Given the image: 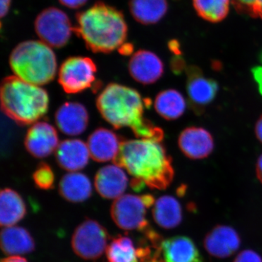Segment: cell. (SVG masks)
I'll use <instances>...</instances> for the list:
<instances>
[{
    "instance_id": "10",
    "label": "cell",
    "mask_w": 262,
    "mask_h": 262,
    "mask_svg": "<svg viewBox=\"0 0 262 262\" xmlns=\"http://www.w3.org/2000/svg\"><path fill=\"white\" fill-rule=\"evenodd\" d=\"M187 73V91L190 108L196 115H201L206 106L215 99L219 91L216 81L208 78L195 65L189 66Z\"/></svg>"
},
{
    "instance_id": "2",
    "label": "cell",
    "mask_w": 262,
    "mask_h": 262,
    "mask_svg": "<svg viewBox=\"0 0 262 262\" xmlns=\"http://www.w3.org/2000/svg\"><path fill=\"white\" fill-rule=\"evenodd\" d=\"M114 163L150 189L163 190L173 182L172 159L162 141L145 139L122 141Z\"/></svg>"
},
{
    "instance_id": "4",
    "label": "cell",
    "mask_w": 262,
    "mask_h": 262,
    "mask_svg": "<svg viewBox=\"0 0 262 262\" xmlns=\"http://www.w3.org/2000/svg\"><path fill=\"white\" fill-rule=\"evenodd\" d=\"M0 96L3 113L22 125L35 123L49 107V96L46 90L15 75L3 80Z\"/></svg>"
},
{
    "instance_id": "36",
    "label": "cell",
    "mask_w": 262,
    "mask_h": 262,
    "mask_svg": "<svg viewBox=\"0 0 262 262\" xmlns=\"http://www.w3.org/2000/svg\"><path fill=\"white\" fill-rule=\"evenodd\" d=\"M134 51V47H133L132 45L130 44V43H124L123 45L119 48V52L121 53L122 55H124V56H127V55H130Z\"/></svg>"
},
{
    "instance_id": "3",
    "label": "cell",
    "mask_w": 262,
    "mask_h": 262,
    "mask_svg": "<svg viewBox=\"0 0 262 262\" xmlns=\"http://www.w3.org/2000/svg\"><path fill=\"white\" fill-rule=\"evenodd\" d=\"M75 32L91 51L107 53L125 43L127 26L120 10L98 2L77 15Z\"/></svg>"
},
{
    "instance_id": "40",
    "label": "cell",
    "mask_w": 262,
    "mask_h": 262,
    "mask_svg": "<svg viewBox=\"0 0 262 262\" xmlns=\"http://www.w3.org/2000/svg\"><path fill=\"white\" fill-rule=\"evenodd\" d=\"M1 262H27V259L18 256H11L3 258Z\"/></svg>"
},
{
    "instance_id": "12",
    "label": "cell",
    "mask_w": 262,
    "mask_h": 262,
    "mask_svg": "<svg viewBox=\"0 0 262 262\" xmlns=\"http://www.w3.org/2000/svg\"><path fill=\"white\" fill-rule=\"evenodd\" d=\"M129 73L139 83H155L164 73L161 59L153 52L141 50L131 57L128 63Z\"/></svg>"
},
{
    "instance_id": "20",
    "label": "cell",
    "mask_w": 262,
    "mask_h": 262,
    "mask_svg": "<svg viewBox=\"0 0 262 262\" xmlns=\"http://www.w3.org/2000/svg\"><path fill=\"white\" fill-rule=\"evenodd\" d=\"M1 248L9 256L27 254L35 248L34 239L27 229L20 227H7L1 231Z\"/></svg>"
},
{
    "instance_id": "39",
    "label": "cell",
    "mask_w": 262,
    "mask_h": 262,
    "mask_svg": "<svg viewBox=\"0 0 262 262\" xmlns=\"http://www.w3.org/2000/svg\"><path fill=\"white\" fill-rule=\"evenodd\" d=\"M256 171L257 178L262 184V155L258 158L257 160Z\"/></svg>"
},
{
    "instance_id": "7",
    "label": "cell",
    "mask_w": 262,
    "mask_h": 262,
    "mask_svg": "<svg viewBox=\"0 0 262 262\" xmlns=\"http://www.w3.org/2000/svg\"><path fill=\"white\" fill-rule=\"evenodd\" d=\"M96 63L89 57H70L58 71V82L67 94H75L92 87L96 81Z\"/></svg>"
},
{
    "instance_id": "37",
    "label": "cell",
    "mask_w": 262,
    "mask_h": 262,
    "mask_svg": "<svg viewBox=\"0 0 262 262\" xmlns=\"http://www.w3.org/2000/svg\"><path fill=\"white\" fill-rule=\"evenodd\" d=\"M255 133H256V136L258 141L262 143V115L256 122Z\"/></svg>"
},
{
    "instance_id": "6",
    "label": "cell",
    "mask_w": 262,
    "mask_h": 262,
    "mask_svg": "<svg viewBox=\"0 0 262 262\" xmlns=\"http://www.w3.org/2000/svg\"><path fill=\"white\" fill-rule=\"evenodd\" d=\"M34 27L40 41L54 48L64 47L75 32L68 15L54 7L46 8L37 15Z\"/></svg>"
},
{
    "instance_id": "1",
    "label": "cell",
    "mask_w": 262,
    "mask_h": 262,
    "mask_svg": "<svg viewBox=\"0 0 262 262\" xmlns=\"http://www.w3.org/2000/svg\"><path fill=\"white\" fill-rule=\"evenodd\" d=\"M150 105L136 90L117 83L106 85L96 100L98 112L115 128L129 127L139 139L162 141L163 130L144 117V108Z\"/></svg>"
},
{
    "instance_id": "19",
    "label": "cell",
    "mask_w": 262,
    "mask_h": 262,
    "mask_svg": "<svg viewBox=\"0 0 262 262\" xmlns=\"http://www.w3.org/2000/svg\"><path fill=\"white\" fill-rule=\"evenodd\" d=\"M161 252L163 262H204L196 245L186 236L164 239Z\"/></svg>"
},
{
    "instance_id": "23",
    "label": "cell",
    "mask_w": 262,
    "mask_h": 262,
    "mask_svg": "<svg viewBox=\"0 0 262 262\" xmlns=\"http://www.w3.org/2000/svg\"><path fill=\"white\" fill-rule=\"evenodd\" d=\"M152 215L155 222L160 227L167 229H173L182 222V206L174 196H162L155 202Z\"/></svg>"
},
{
    "instance_id": "26",
    "label": "cell",
    "mask_w": 262,
    "mask_h": 262,
    "mask_svg": "<svg viewBox=\"0 0 262 262\" xmlns=\"http://www.w3.org/2000/svg\"><path fill=\"white\" fill-rule=\"evenodd\" d=\"M230 0H193L194 9L201 18L218 23L227 16Z\"/></svg>"
},
{
    "instance_id": "18",
    "label": "cell",
    "mask_w": 262,
    "mask_h": 262,
    "mask_svg": "<svg viewBox=\"0 0 262 262\" xmlns=\"http://www.w3.org/2000/svg\"><path fill=\"white\" fill-rule=\"evenodd\" d=\"M89 146L80 139H67L60 143L56 151L58 165L69 172H78L89 164Z\"/></svg>"
},
{
    "instance_id": "22",
    "label": "cell",
    "mask_w": 262,
    "mask_h": 262,
    "mask_svg": "<svg viewBox=\"0 0 262 262\" xmlns=\"http://www.w3.org/2000/svg\"><path fill=\"white\" fill-rule=\"evenodd\" d=\"M27 207L21 196L13 189L5 188L0 194V225L11 227L23 220Z\"/></svg>"
},
{
    "instance_id": "33",
    "label": "cell",
    "mask_w": 262,
    "mask_h": 262,
    "mask_svg": "<svg viewBox=\"0 0 262 262\" xmlns=\"http://www.w3.org/2000/svg\"><path fill=\"white\" fill-rule=\"evenodd\" d=\"M61 4L72 9H77L83 6L88 0H58Z\"/></svg>"
},
{
    "instance_id": "31",
    "label": "cell",
    "mask_w": 262,
    "mask_h": 262,
    "mask_svg": "<svg viewBox=\"0 0 262 262\" xmlns=\"http://www.w3.org/2000/svg\"><path fill=\"white\" fill-rule=\"evenodd\" d=\"M170 68L175 75H181L187 67L184 58L181 56H174L170 60Z\"/></svg>"
},
{
    "instance_id": "24",
    "label": "cell",
    "mask_w": 262,
    "mask_h": 262,
    "mask_svg": "<svg viewBox=\"0 0 262 262\" xmlns=\"http://www.w3.org/2000/svg\"><path fill=\"white\" fill-rule=\"evenodd\" d=\"M167 0H130L129 9L136 21L144 25L159 22L166 14Z\"/></svg>"
},
{
    "instance_id": "29",
    "label": "cell",
    "mask_w": 262,
    "mask_h": 262,
    "mask_svg": "<svg viewBox=\"0 0 262 262\" xmlns=\"http://www.w3.org/2000/svg\"><path fill=\"white\" fill-rule=\"evenodd\" d=\"M232 3L241 14L262 19V0H232Z\"/></svg>"
},
{
    "instance_id": "9",
    "label": "cell",
    "mask_w": 262,
    "mask_h": 262,
    "mask_svg": "<svg viewBox=\"0 0 262 262\" xmlns=\"http://www.w3.org/2000/svg\"><path fill=\"white\" fill-rule=\"evenodd\" d=\"M146 208L141 196L123 194L114 201L111 207L112 218L120 229L143 232L149 227L145 217Z\"/></svg>"
},
{
    "instance_id": "30",
    "label": "cell",
    "mask_w": 262,
    "mask_h": 262,
    "mask_svg": "<svg viewBox=\"0 0 262 262\" xmlns=\"http://www.w3.org/2000/svg\"><path fill=\"white\" fill-rule=\"evenodd\" d=\"M234 262H262V258L252 250H245L237 255Z\"/></svg>"
},
{
    "instance_id": "11",
    "label": "cell",
    "mask_w": 262,
    "mask_h": 262,
    "mask_svg": "<svg viewBox=\"0 0 262 262\" xmlns=\"http://www.w3.org/2000/svg\"><path fill=\"white\" fill-rule=\"evenodd\" d=\"M26 149L36 158H45L56 151L59 139L56 128L46 121L32 124L24 141Z\"/></svg>"
},
{
    "instance_id": "27",
    "label": "cell",
    "mask_w": 262,
    "mask_h": 262,
    "mask_svg": "<svg viewBox=\"0 0 262 262\" xmlns=\"http://www.w3.org/2000/svg\"><path fill=\"white\" fill-rule=\"evenodd\" d=\"M108 262H139L136 249L130 237L119 235L106 250Z\"/></svg>"
},
{
    "instance_id": "35",
    "label": "cell",
    "mask_w": 262,
    "mask_h": 262,
    "mask_svg": "<svg viewBox=\"0 0 262 262\" xmlns=\"http://www.w3.org/2000/svg\"><path fill=\"white\" fill-rule=\"evenodd\" d=\"M12 0H1V18H3L5 15H8L9 12L10 6H11Z\"/></svg>"
},
{
    "instance_id": "5",
    "label": "cell",
    "mask_w": 262,
    "mask_h": 262,
    "mask_svg": "<svg viewBox=\"0 0 262 262\" xmlns=\"http://www.w3.org/2000/svg\"><path fill=\"white\" fill-rule=\"evenodd\" d=\"M9 63L15 76L29 83L44 85L56 77V55L42 41L19 43L10 53Z\"/></svg>"
},
{
    "instance_id": "8",
    "label": "cell",
    "mask_w": 262,
    "mask_h": 262,
    "mask_svg": "<svg viewBox=\"0 0 262 262\" xmlns=\"http://www.w3.org/2000/svg\"><path fill=\"white\" fill-rule=\"evenodd\" d=\"M108 234L96 221L87 220L76 228L72 246L77 256L84 259L101 257L107 248Z\"/></svg>"
},
{
    "instance_id": "17",
    "label": "cell",
    "mask_w": 262,
    "mask_h": 262,
    "mask_svg": "<svg viewBox=\"0 0 262 262\" xmlns=\"http://www.w3.org/2000/svg\"><path fill=\"white\" fill-rule=\"evenodd\" d=\"M122 141L115 133L108 129L99 127L90 135L88 140L91 158L95 161L115 160L120 151Z\"/></svg>"
},
{
    "instance_id": "21",
    "label": "cell",
    "mask_w": 262,
    "mask_h": 262,
    "mask_svg": "<svg viewBox=\"0 0 262 262\" xmlns=\"http://www.w3.org/2000/svg\"><path fill=\"white\" fill-rule=\"evenodd\" d=\"M59 193L71 203H82L92 194V184L87 176L80 172H70L61 179Z\"/></svg>"
},
{
    "instance_id": "28",
    "label": "cell",
    "mask_w": 262,
    "mask_h": 262,
    "mask_svg": "<svg viewBox=\"0 0 262 262\" xmlns=\"http://www.w3.org/2000/svg\"><path fill=\"white\" fill-rule=\"evenodd\" d=\"M33 179L38 188L44 190L51 189L54 186L55 175L50 165L42 163L38 165L34 173Z\"/></svg>"
},
{
    "instance_id": "32",
    "label": "cell",
    "mask_w": 262,
    "mask_h": 262,
    "mask_svg": "<svg viewBox=\"0 0 262 262\" xmlns=\"http://www.w3.org/2000/svg\"><path fill=\"white\" fill-rule=\"evenodd\" d=\"M253 80L256 82L258 86V91L262 96V67L258 66L251 69Z\"/></svg>"
},
{
    "instance_id": "38",
    "label": "cell",
    "mask_w": 262,
    "mask_h": 262,
    "mask_svg": "<svg viewBox=\"0 0 262 262\" xmlns=\"http://www.w3.org/2000/svg\"><path fill=\"white\" fill-rule=\"evenodd\" d=\"M141 196L146 208H150V207L155 205V198L151 194H144V195Z\"/></svg>"
},
{
    "instance_id": "16",
    "label": "cell",
    "mask_w": 262,
    "mask_h": 262,
    "mask_svg": "<svg viewBox=\"0 0 262 262\" xmlns=\"http://www.w3.org/2000/svg\"><path fill=\"white\" fill-rule=\"evenodd\" d=\"M57 127L67 136L80 135L87 128L89 115L83 104L67 102L58 108L55 115Z\"/></svg>"
},
{
    "instance_id": "13",
    "label": "cell",
    "mask_w": 262,
    "mask_h": 262,
    "mask_svg": "<svg viewBox=\"0 0 262 262\" xmlns=\"http://www.w3.org/2000/svg\"><path fill=\"white\" fill-rule=\"evenodd\" d=\"M179 149L189 159L201 160L209 156L214 148L211 134L203 127H189L179 135Z\"/></svg>"
},
{
    "instance_id": "25",
    "label": "cell",
    "mask_w": 262,
    "mask_h": 262,
    "mask_svg": "<svg viewBox=\"0 0 262 262\" xmlns=\"http://www.w3.org/2000/svg\"><path fill=\"white\" fill-rule=\"evenodd\" d=\"M185 98L177 90L168 89L157 95L155 108L157 113L167 120H175L182 117L186 110Z\"/></svg>"
},
{
    "instance_id": "34",
    "label": "cell",
    "mask_w": 262,
    "mask_h": 262,
    "mask_svg": "<svg viewBox=\"0 0 262 262\" xmlns=\"http://www.w3.org/2000/svg\"><path fill=\"white\" fill-rule=\"evenodd\" d=\"M168 48L175 56H182V51L181 49V45L177 39H173L168 42Z\"/></svg>"
},
{
    "instance_id": "14",
    "label": "cell",
    "mask_w": 262,
    "mask_h": 262,
    "mask_svg": "<svg viewBox=\"0 0 262 262\" xmlns=\"http://www.w3.org/2000/svg\"><path fill=\"white\" fill-rule=\"evenodd\" d=\"M95 187L105 199H117L126 190L128 179L125 170L117 164L103 166L95 177Z\"/></svg>"
},
{
    "instance_id": "15",
    "label": "cell",
    "mask_w": 262,
    "mask_h": 262,
    "mask_svg": "<svg viewBox=\"0 0 262 262\" xmlns=\"http://www.w3.org/2000/svg\"><path fill=\"white\" fill-rule=\"evenodd\" d=\"M241 244V237L235 229L226 225L216 226L204 239L207 252L215 258L229 257L239 249Z\"/></svg>"
}]
</instances>
